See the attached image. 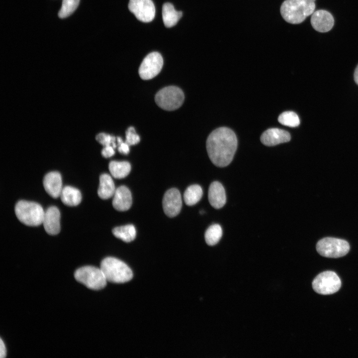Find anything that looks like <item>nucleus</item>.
<instances>
[{
  "label": "nucleus",
  "instance_id": "obj_1",
  "mask_svg": "<svg viewBox=\"0 0 358 358\" xmlns=\"http://www.w3.org/2000/svg\"><path fill=\"white\" fill-rule=\"evenodd\" d=\"M237 138L230 128L222 127L213 131L206 141L210 160L215 166L225 167L232 162L237 148Z\"/></svg>",
  "mask_w": 358,
  "mask_h": 358
},
{
  "label": "nucleus",
  "instance_id": "obj_2",
  "mask_svg": "<svg viewBox=\"0 0 358 358\" xmlns=\"http://www.w3.org/2000/svg\"><path fill=\"white\" fill-rule=\"evenodd\" d=\"M315 0H285L280 6L281 15L289 23H301L314 12Z\"/></svg>",
  "mask_w": 358,
  "mask_h": 358
},
{
  "label": "nucleus",
  "instance_id": "obj_3",
  "mask_svg": "<svg viewBox=\"0 0 358 358\" xmlns=\"http://www.w3.org/2000/svg\"><path fill=\"white\" fill-rule=\"evenodd\" d=\"M100 269L106 279L114 283H124L133 277L131 268L123 262L109 257L104 259L100 264Z\"/></svg>",
  "mask_w": 358,
  "mask_h": 358
},
{
  "label": "nucleus",
  "instance_id": "obj_4",
  "mask_svg": "<svg viewBox=\"0 0 358 358\" xmlns=\"http://www.w3.org/2000/svg\"><path fill=\"white\" fill-rule=\"evenodd\" d=\"M44 211L38 203L26 200H20L15 206V213L23 224L36 226L42 224Z\"/></svg>",
  "mask_w": 358,
  "mask_h": 358
},
{
  "label": "nucleus",
  "instance_id": "obj_5",
  "mask_svg": "<svg viewBox=\"0 0 358 358\" xmlns=\"http://www.w3.org/2000/svg\"><path fill=\"white\" fill-rule=\"evenodd\" d=\"M74 276L78 281L93 290L102 289L107 281L100 268L92 266L79 268L75 271Z\"/></svg>",
  "mask_w": 358,
  "mask_h": 358
},
{
  "label": "nucleus",
  "instance_id": "obj_6",
  "mask_svg": "<svg viewBox=\"0 0 358 358\" xmlns=\"http://www.w3.org/2000/svg\"><path fill=\"white\" fill-rule=\"evenodd\" d=\"M184 95L182 90L176 86H168L160 90L156 94L155 100L161 108L174 110L183 103Z\"/></svg>",
  "mask_w": 358,
  "mask_h": 358
},
{
  "label": "nucleus",
  "instance_id": "obj_7",
  "mask_svg": "<svg viewBox=\"0 0 358 358\" xmlns=\"http://www.w3.org/2000/svg\"><path fill=\"white\" fill-rule=\"evenodd\" d=\"M350 248L349 244L346 240L333 237L323 238L316 245V250L320 255L331 258L345 256Z\"/></svg>",
  "mask_w": 358,
  "mask_h": 358
},
{
  "label": "nucleus",
  "instance_id": "obj_8",
  "mask_svg": "<svg viewBox=\"0 0 358 358\" xmlns=\"http://www.w3.org/2000/svg\"><path fill=\"white\" fill-rule=\"evenodd\" d=\"M341 286V281L333 271H325L317 275L312 282L314 290L321 294L329 295L337 292Z\"/></svg>",
  "mask_w": 358,
  "mask_h": 358
},
{
  "label": "nucleus",
  "instance_id": "obj_9",
  "mask_svg": "<svg viewBox=\"0 0 358 358\" xmlns=\"http://www.w3.org/2000/svg\"><path fill=\"white\" fill-rule=\"evenodd\" d=\"M163 66L161 55L157 52H151L142 62L139 68V76L145 80L153 79L161 72Z\"/></svg>",
  "mask_w": 358,
  "mask_h": 358
},
{
  "label": "nucleus",
  "instance_id": "obj_10",
  "mask_svg": "<svg viewBox=\"0 0 358 358\" xmlns=\"http://www.w3.org/2000/svg\"><path fill=\"white\" fill-rule=\"evenodd\" d=\"M128 8L142 22H149L155 16V7L152 0H129Z\"/></svg>",
  "mask_w": 358,
  "mask_h": 358
},
{
  "label": "nucleus",
  "instance_id": "obj_11",
  "mask_svg": "<svg viewBox=\"0 0 358 358\" xmlns=\"http://www.w3.org/2000/svg\"><path fill=\"white\" fill-rule=\"evenodd\" d=\"M181 206V196L179 190L175 188L168 190L163 199V208L166 215L170 217L177 216Z\"/></svg>",
  "mask_w": 358,
  "mask_h": 358
},
{
  "label": "nucleus",
  "instance_id": "obj_12",
  "mask_svg": "<svg viewBox=\"0 0 358 358\" xmlns=\"http://www.w3.org/2000/svg\"><path fill=\"white\" fill-rule=\"evenodd\" d=\"M310 21L313 28L320 32H328L332 29L334 24L333 15L324 9L314 11L311 15Z\"/></svg>",
  "mask_w": 358,
  "mask_h": 358
},
{
  "label": "nucleus",
  "instance_id": "obj_13",
  "mask_svg": "<svg viewBox=\"0 0 358 358\" xmlns=\"http://www.w3.org/2000/svg\"><path fill=\"white\" fill-rule=\"evenodd\" d=\"M42 224L46 232L52 235L60 231V212L56 206H50L44 212Z\"/></svg>",
  "mask_w": 358,
  "mask_h": 358
},
{
  "label": "nucleus",
  "instance_id": "obj_14",
  "mask_svg": "<svg viewBox=\"0 0 358 358\" xmlns=\"http://www.w3.org/2000/svg\"><path fill=\"white\" fill-rule=\"evenodd\" d=\"M291 136L287 131L278 129L270 128L265 131L261 136L262 143L268 146H275L290 140Z\"/></svg>",
  "mask_w": 358,
  "mask_h": 358
},
{
  "label": "nucleus",
  "instance_id": "obj_15",
  "mask_svg": "<svg viewBox=\"0 0 358 358\" xmlns=\"http://www.w3.org/2000/svg\"><path fill=\"white\" fill-rule=\"evenodd\" d=\"M43 186L46 191L51 197L56 198L60 196L63 189L62 177L57 172L46 174L43 179Z\"/></svg>",
  "mask_w": 358,
  "mask_h": 358
},
{
  "label": "nucleus",
  "instance_id": "obj_16",
  "mask_svg": "<svg viewBox=\"0 0 358 358\" xmlns=\"http://www.w3.org/2000/svg\"><path fill=\"white\" fill-rule=\"evenodd\" d=\"M131 205L132 195L130 190L124 185L117 188L112 200L113 207L118 211H125L128 210Z\"/></svg>",
  "mask_w": 358,
  "mask_h": 358
},
{
  "label": "nucleus",
  "instance_id": "obj_17",
  "mask_svg": "<svg viewBox=\"0 0 358 358\" xmlns=\"http://www.w3.org/2000/svg\"><path fill=\"white\" fill-rule=\"evenodd\" d=\"M208 200L210 205L216 209L221 208L225 204V190L220 182L215 181L210 184L208 189Z\"/></svg>",
  "mask_w": 358,
  "mask_h": 358
},
{
  "label": "nucleus",
  "instance_id": "obj_18",
  "mask_svg": "<svg viewBox=\"0 0 358 358\" xmlns=\"http://www.w3.org/2000/svg\"><path fill=\"white\" fill-rule=\"evenodd\" d=\"M116 188L111 177L107 174H103L99 177V185L97 190L98 195L102 199H107L113 196Z\"/></svg>",
  "mask_w": 358,
  "mask_h": 358
},
{
  "label": "nucleus",
  "instance_id": "obj_19",
  "mask_svg": "<svg viewBox=\"0 0 358 358\" xmlns=\"http://www.w3.org/2000/svg\"><path fill=\"white\" fill-rule=\"evenodd\" d=\"M60 196L62 202L70 206H77L82 200L80 191L71 186H65L63 187Z\"/></svg>",
  "mask_w": 358,
  "mask_h": 358
},
{
  "label": "nucleus",
  "instance_id": "obj_20",
  "mask_svg": "<svg viewBox=\"0 0 358 358\" xmlns=\"http://www.w3.org/2000/svg\"><path fill=\"white\" fill-rule=\"evenodd\" d=\"M182 15V12L177 11L171 3L167 2L163 5L162 17L166 27L170 28L175 26Z\"/></svg>",
  "mask_w": 358,
  "mask_h": 358
},
{
  "label": "nucleus",
  "instance_id": "obj_21",
  "mask_svg": "<svg viewBox=\"0 0 358 358\" xmlns=\"http://www.w3.org/2000/svg\"><path fill=\"white\" fill-rule=\"evenodd\" d=\"M108 168L113 178L121 179L129 175L131 171V165L127 161H112L109 164Z\"/></svg>",
  "mask_w": 358,
  "mask_h": 358
},
{
  "label": "nucleus",
  "instance_id": "obj_22",
  "mask_svg": "<svg viewBox=\"0 0 358 358\" xmlns=\"http://www.w3.org/2000/svg\"><path fill=\"white\" fill-rule=\"evenodd\" d=\"M112 232L115 237L127 243L134 240L136 235V229L132 224L115 227Z\"/></svg>",
  "mask_w": 358,
  "mask_h": 358
},
{
  "label": "nucleus",
  "instance_id": "obj_23",
  "mask_svg": "<svg viewBox=\"0 0 358 358\" xmlns=\"http://www.w3.org/2000/svg\"><path fill=\"white\" fill-rule=\"evenodd\" d=\"M203 191L201 186L198 184L189 186L185 190L183 199L185 204L192 206L196 204L201 198Z\"/></svg>",
  "mask_w": 358,
  "mask_h": 358
},
{
  "label": "nucleus",
  "instance_id": "obj_24",
  "mask_svg": "<svg viewBox=\"0 0 358 358\" xmlns=\"http://www.w3.org/2000/svg\"><path fill=\"white\" fill-rule=\"evenodd\" d=\"M222 236V229L218 224H214L210 226L206 230L204 237L206 244L209 246L216 245L220 240Z\"/></svg>",
  "mask_w": 358,
  "mask_h": 358
},
{
  "label": "nucleus",
  "instance_id": "obj_25",
  "mask_svg": "<svg viewBox=\"0 0 358 358\" xmlns=\"http://www.w3.org/2000/svg\"><path fill=\"white\" fill-rule=\"evenodd\" d=\"M278 122L285 126L295 127L300 124V120L297 114L291 111H285L279 115Z\"/></svg>",
  "mask_w": 358,
  "mask_h": 358
},
{
  "label": "nucleus",
  "instance_id": "obj_26",
  "mask_svg": "<svg viewBox=\"0 0 358 358\" xmlns=\"http://www.w3.org/2000/svg\"><path fill=\"white\" fill-rule=\"evenodd\" d=\"M80 0H63L62 6L58 12V16L61 18H64L70 16L77 9Z\"/></svg>",
  "mask_w": 358,
  "mask_h": 358
},
{
  "label": "nucleus",
  "instance_id": "obj_27",
  "mask_svg": "<svg viewBox=\"0 0 358 358\" xmlns=\"http://www.w3.org/2000/svg\"><path fill=\"white\" fill-rule=\"evenodd\" d=\"M95 139L97 142L102 145L104 147L112 146L114 149L116 148V138L104 133L98 134Z\"/></svg>",
  "mask_w": 358,
  "mask_h": 358
},
{
  "label": "nucleus",
  "instance_id": "obj_28",
  "mask_svg": "<svg viewBox=\"0 0 358 358\" xmlns=\"http://www.w3.org/2000/svg\"><path fill=\"white\" fill-rule=\"evenodd\" d=\"M140 141L139 136L136 134L133 127H129L126 131V142L129 146L138 144Z\"/></svg>",
  "mask_w": 358,
  "mask_h": 358
},
{
  "label": "nucleus",
  "instance_id": "obj_29",
  "mask_svg": "<svg viewBox=\"0 0 358 358\" xmlns=\"http://www.w3.org/2000/svg\"><path fill=\"white\" fill-rule=\"evenodd\" d=\"M114 154V148L112 146H104L101 151V155L106 158L113 156Z\"/></svg>",
  "mask_w": 358,
  "mask_h": 358
},
{
  "label": "nucleus",
  "instance_id": "obj_30",
  "mask_svg": "<svg viewBox=\"0 0 358 358\" xmlns=\"http://www.w3.org/2000/svg\"><path fill=\"white\" fill-rule=\"evenodd\" d=\"M118 151L122 154L127 155L130 151L129 145L126 142H122L118 145Z\"/></svg>",
  "mask_w": 358,
  "mask_h": 358
},
{
  "label": "nucleus",
  "instance_id": "obj_31",
  "mask_svg": "<svg viewBox=\"0 0 358 358\" xmlns=\"http://www.w3.org/2000/svg\"><path fill=\"white\" fill-rule=\"evenodd\" d=\"M5 345L1 339L0 341V358H5L6 355V351Z\"/></svg>",
  "mask_w": 358,
  "mask_h": 358
},
{
  "label": "nucleus",
  "instance_id": "obj_32",
  "mask_svg": "<svg viewBox=\"0 0 358 358\" xmlns=\"http://www.w3.org/2000/svg\"><path fill=\"white\" fill-rule=\"evenodd\" d=\"M354 79L355 82L358 85V65L357 66L354 73Z\"/></svg>",
  "mask_w": 358,
  "mask_h": 358
}]
</instances>
